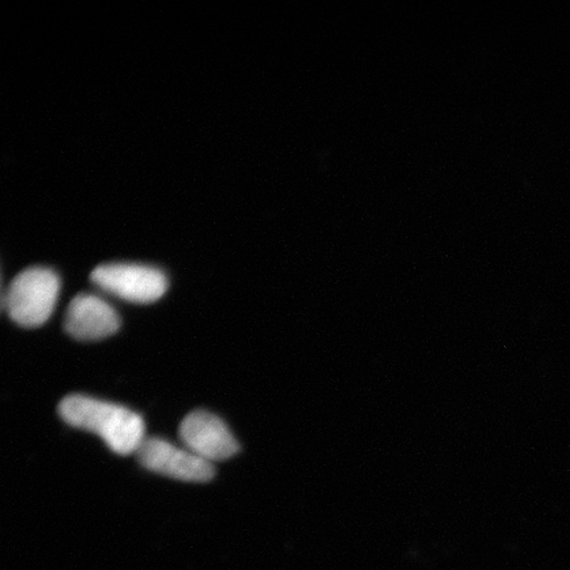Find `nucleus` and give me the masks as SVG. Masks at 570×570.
<instances>
[{
	"mask_svg": "<svg viewBox=\"0 0 570 570\" xmlns=\"http://www.w3.org/2000/svg\"><path fill=\"white\" fill-rule=\"evenodd\" d=\"M59 413L63 422L98 434L114 453L120 455L137 453L146 440L141 416L122 405L70 395L60 403Z\"/></svg>",
	"mask_w": 570,
	"mask_h": 570,
	"instance_id": "obj_1",
	"label": "nucleus"
},
{
	"mask_svg": "<svg viewBox=\"0 0 570 570\" xmlns=\"http://www.w3.org/2000/svg\"><path fill=\"white\" fill-rule=\"evenodd\" d=\"M59 294L60 279L55 271L27 268L17 275L4 292L3 308L18 325L38 327L52 316Z\"/></svg>",
	"mask_w": 570,
	"mask_h": 570,
	"instance_id": "obj_2",
	"label": "nucleus"
},
{
	"mask_svg": "<svg viewBox=\"0 0 570 570\" xmlns=\"http://www.w3.org/2000/svg\"><path fill=\"white\" fill-rule=\"evenodd\" d=\"M90 279L106 294L138 304L159 301L168 289L167 276L161 269L134 263L99 266L92 271Z\"/></svg>",
	"mask_w": 570,
	"mask_h": 570,
	"instance_id": "obj_3",
	"label": "nucleus"
},
{
	"mask_svg": "<svg viewBox=\"0 0 570 570\" xmlns=\"http://www.w3.org/2000/svg\"><path fill=\"white\" fill-rule=\"evenodd\" d=\"M142 466L151 472L187 482H208L214 476L210 462L199 459L187 448H177L163 439H146L137 452Z\"/></svg>",
	"mask_w": 570,
	"mask_h": 570,
	"instance_id": "obj_4",
	"label": "nucleus"
},
{
	"mask_svg": "<svg viewBox=\"0 0 570 570\" xmlns=\"http://www.w3.org/2000/svg\"><path fill=\"white\" fill-rule=\"evenodd\" d=\"M180 439L191 453L208 462L224 461L239 452L238 441L218 416L195 411L183 420Z\"/></svg>",
	"mask_w": 570,
	"mask_h": 570,
	"instance_id": "obj_5",
	"label": "nucleus"
},
{
	"mask_svg": "<svg viewBox=\"0 0 570 570\" xmlns=\"http://www.w3.org/2000/svg\"><path fill=\"white\" fill-rule=\"evenodd\" d=\"M119 327L117 311L102 297L80 294L68 306L66 330L76 340H104L116 334Z\"/></svg>",
	"mask_w": 570,
	"mask_h": 570,
	"instance_id": "obj_6",
	"label": "nucleus"
}]
</instances>
